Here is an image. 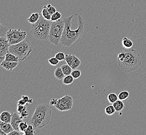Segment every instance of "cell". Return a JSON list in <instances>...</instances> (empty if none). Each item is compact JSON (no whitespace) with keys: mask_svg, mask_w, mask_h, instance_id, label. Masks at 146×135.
<instances>
[{"mask_svg":"<svg viewBox=\"0 0 146 135\" xmlns=\"http://www.w3.org/2000/svg\"><path fill=\"white\" fill-rule=\"evenodd\" d=\"M73 98L69 95H65L61 98L58 99L55 108L60 111H66L72 109Z\"/></svg>","mask_w":146,"mask_h":135,"instance_id":"8","label":"cell"},{"mask_svg":"<svg viewBox=\"0 0 146 135\" xmlns=\"http://www.w3.org/2000/svg\"><path fill=\"white\" fill-rule=\"evenodd\" d=\"M29 125H28L27 122H21L19 124V128L20 131L25 132L26 129L28 128Z\"/></svg>","mask_w":146,"mask_h":135,"instance_id":"32","label":"cell"},{"mask_svg":"<svg viewBox=\"0 0 146 135\" xmlns=\"http://www.w3.org/2000/svg\"><path fill=\"white\" fill-rule=\"evenodd\" d=\"M21 98L23 99L27 103V104H29L28 102L29 100H30V98L28 96L23 95L21 96Z\"/></svg>","mask_w":146,"mask_h":135,"instance_id":"40","label":"cell"},{"mask_svg":"<svg viewBox=\"0 0 146 135\" xmlns=\"http://www.w3.org/2000/svg\"><path fill=\"white\" fill-rule=\"evenodd\" d=\"M35 128L32 125H29L28 128L26 129L25 131V135H34L35 134Z\"/></svg>","mask_w":146,"mask_h":135,"instance_id":"25","label":"cell"},{"mask_svg":"<svg viewBox=\"0 0 146 135\" xmlns=\"http://www.w3.org/2000/svg\"><path fill=\"white\" fill-rule=\"evenodd\" d=\"M0 129L5 132L7 135L14 130L11 123H6L2 121L0 123Z\"/></svg>","mask_w":146,"mask_h":135,"instance_id":"12","label":"cell"},{"mask_svg":"<svg viewBox=\"0 0 146 135\" xmlns=\"http://www.w3.org/2000/svg\"><path fill=\"white\" fill-rule=\"evenodd\" d=\"M129 93L127 90L122 91L118 95V99L122 101L127 100L129 97Z\"/></svg>","mask_w":146,"mask_h":135,"instance_id":"20","label":"cell"},{"mask_svg":"<svg viewBox=\"0 0 146 135\" xmlns=\"http://www.w3.org/2000/svg\"><path fill=\"white\" fill-rule=\"evenodd\" d=\"M27 33L25 31L19 29H9L6 36L10 45L16 44L22 42L27 37Z\"/></svg>","mask_w":146,"mask_h":135,"instance_id":"7","label":"cell"},{"mask_svg":"<svg viewBox=\"0 0 146 135\" xmlns=\"http://www.w3.org/2000/svg\"><path fill=\"white\" fill-rule=\"evenodd\" d=\"M65 60L66 61V62L68 63V65H70V67H72V65H73V61H74L73 55L71 54V53L66 55Z\"/></svg>","mask_w":146,"mask_h":135,"instance_id":"28","label":"cell"},{"mask_svg":"<svg viewBox=\"0 0 146 135\" xmlns=\"http://www.w3.org/2000/svg\"><path fill=\"white\" fill-rule=\"evenodd\" d=\"M125 55L122 62H118V65L122 70L130 72L140 68L142 63L140 53L134 49H125L123 50Z\"/></svg>","mask_w":146,"mask_h":135,"instance_id":"3","label":"cell"},{"mask_svg":"<svg viewBox=\"0 0 146 135\" xmlns=\"http://www.w3.org/2000/svg\"><path fill=\"white\" fill-rule=\"evenodd\" d=\"M41 14L42 15V16L45 18L46 19L48 20H51V15L49 13V12L48 11V9L45 8V7H43V9L42 11H40Z\"/></svg>","mask_w":146,"mask_h":135,"instance_id":"26","label":"cell"},{"mask_svg":"<svg viewBox=\"0 0 146 135\" xmlns=\"http://www.w3.org/2000/svg\"><path fill=\"white\" fill-rule=\"evenodd\" d=\"M33 99L30 98V100H29V101L28 104H31L32 103V102H33Z\"/></svg>","mask_w":146,"mask_h":135,"instance_id":"42","label":"cell"},{"mask_svg":"<svg viewBox=\"0 0 146 135\" xmlns=\"http://www.w3.org/2000/svg\"><path fill=\"white\" fill-rule=\"evenodd\" d=\"M40 17V14L39 13H34L31 14V16L29 17L28 21L29 23L34 24L36 23L39 20Z\"/></svg>","mask_w":146,"mask_h":135,"instance_id":"15","label":"cell"},{"mask_svg":"<svg viewBox=\"0 0 146 135\" xmlns=\"http://www.w3.org/2000/svg\"><path fill=\"white\" fill-rule=\"evenodd\" d=\"M62 17V15L58 11H56L54 14L51 15V21H56L59 20L61 19Z\"/></svg>","mask_w":146,"mask_h":135,"instance_id":"27","label":"cell"},{"mask_svg":"<svg viewBox=\"0 0 146 135\" xmlns=\"http://www.w3.org/2000/svg\"><path fill=\"white\" fill-rule=\"evenodd\" d=\"M27 105H19L17 106V110L18 113H20L23 111L27 110Z\"/></svg>","mask_w":146,"mask_h":135,"instance_id":"35","label":"cell"},{"mask_svg":"<svg viewBox=\"0 0 146 135\" xmlns=\"http://www.w3.org/2000/svg\"><path fill=\"white\" fill-rule=\"evenodd\" d=\"M32 51L30 41L27 39L16 44L10 45L9 47V52L17 57L19 61H23L27 59Z\"/></svg>","mask_w":146,"mask_h":135,"instance_id":"5","label":"cell"},{"mask_svg":"<svg viewBox=\"0 0 146 135\" xmlns=\"http://www.w3.org/2000/svg\"><path fill=\"white\" fill-rule=\"evenodd\" d=\"M105 111L108 116H112L115 112L116 110L113 105H109L106 107Z\"/></svg>","mask_w":146,"mask_h":135,"instance_id":"24","label":"cell"},{"mask_svg":"<svg viewBox=\"0 0 146 135\" xmlns=\"http://www.w3.org/2000/svg\"><path fill=\"white\" fill-rule=\"evenodd\" d=\"M59 61H59L58 59L56 58V57H52V58H51L49 59V60H48V62H49V63L51 65H54V66H56V65H58Z\"/></svg>","mask_w":146,"mask_h":135,"instance_id":"34","label":"cell"},{"mask_svg":"<svg viewBox=\"0 0 146 135\" xmlns=\"http://www.w3.org/2000/svg\"><path fill=\"white\" fill-rule=\"evenodd\" d=\"M5 60L9 61H13V62H19L20 61L19 59L17 58V57L14 55V54L9 52L6 53L5 55Z\"/></svg>","mask_w":146,"mask_h":135,"instance_id":"18","label":"cell"},{"mask_svg":"<svg viewBox=\"0 0 146 135\" xmlns=\"http://www.w3.org/2000/svg\"><path fill=\"white\" fill-rule=\"evenodd\" d=\"M107 99L110 104H113L115 101H117L118 99V96H117L115 93H110L107 96Z\"/></svg>","mask_w":146,"mask_h":135,"instance_id":"21","label":"cell"},{"mask_svg":"<svg viewBox=\"0 0 146 135\" xmlns=\"http://www.w3.org/2000/svg\"><path fill=\"white\" fill-rule=\"evenodd\" d=\"M72 15L68 17H65L63 19L64 22V29L61 43L64 46L69 47L76 42L84 33V21L80 15H78V26L76 30H72V20L74 17Z\"/></svg>","mask_w":146,"mask_h":135,"instance_id":"1","label":"cell"},{"mask_svg":"<svg viewBox=\"0 0 146 135\" xmlns=\"http://www.w3.org/2000/svg\"><path fill=\"white\" fill-rule=\"evenodd\" d=\"M57 101H58V99L54 98L51 99V100L49 102L50 105L51 106H55L57 103Z\"/></svg>","mask_w":146,"mask_h":135,"instance_id":"38","label":"cell"},{"mask_svg":"<svg viewBox=\"0 0 146 135\" xmlns=\"http://www.w3.org/2000/svg\"><path fill=\"white\" fill-rule=\"evenodd\" d=\"M18 65V62H13V61H6L5 60H3L1 63V67L4 68L5 70L7 71H12L15 68L17 67Z\"/></svg>","mask_w":146,"mask_h":135,"instance_id":"11","label":"cell"},{"mask_svg":"<svg viewBox=\"0 0 146 135\" xmlns=\"http://www.w3.org/2000/svg\"><path fill=\"white\" fill-rule=\"evenodd\" d=\"M112 105L113 106V107L115 108L116 111H117V112L121 111L124 108V104L123 102L119 99H118L117 101H115V103H113L112 104Z\"/></svg>","mask_w":146,"mask_h":135,"instance_id":"16","label":"cell"},{"mask_svg":"<svg viewBox=\"0 0 146 135\" xmlns=\"http://www.w3.org/2000/svg\"><path fill=\"white\" fill-rule=\"evenodd\" d=\"M11 116L12 114L9 111H3V112L1 114L0 116V121L6 122V123H11Z\"/></svg>","mask_w":146,"mask_h":135,"instance_id":"13","label":"cell"},{"mask_svg":"<svg viewBox=\"0 0 146 135\" xmlns=\"http://www.w3.org/2000/svg\"><path fill=\"white\" fill-rule=\"evenodd\" d=\"M40 17L38 21L32 26L31 33L34 37L38 39L46 40L49 39L51 21L46 19L39 12Z\"/></svg>","mask_w":146,"mask_h":135,"instance_id":"4","label":"cell"},{"mask_svg":"<svg viewBox=\"0 0 146 135\" xmlns=\"http://www.w3.org/2000/svg\"><path fill=\"white\" fill-rule=\"evenodd\" d=\"M64 25V20L61 19L56 21L51 22L48 39L50 42L54 45H59L63 33Z\"/></svg>","mask_w":146,"mask_h":135,"instance_id":"6","label":"cell"},{"mask_svg":"<svg viewBox=\"0 0 146 135\" xmlns=\"http://www.w3.org/2000/svg\"><path fill=\"white\" fill-rule=\"evenodd\" d=\"M122 44L125 49H130L132 48L133 46V43L130 39L125 37L122 39Z\"/></svg>","mask_w":146,"mask_h":135,"instance_id":"14","label":"cell"},{"mask_svg":"<svg viewBox=\"0 0 146 135\" xmlns=\"http://www.w3.org/2000/svg\"><path fill=\"white\" fill-rule=\"evenodd\" d=\"M12 114V116H11V124L12 126L14 128V130H19V124L23 122V119L21 118L19 114L18 113L14 112Z\"/></svg>","mask_w":146,"mask_h":135,"instance_id":"10","label":"cell"},{"mask_svg":"<svg viewBox=\"0 0 146 135\" xmlns=\"http://www.w3.org/2000/svg\"><path fill=\"white\" fill-rule=\"evenodd\" d=\"M74 78H73V76L70 74L68 76H65L64 78L63 79V84L66 85H70L73 83L74 80Z\"/></svg>","mask_w":146,"mask_h":135,"instance_id":"23","label":"cell"},{"mask_svg":"<svg viewBox=\"0 0 146 135\" xmlns=\"http://www.w3.org/2000/svg\"><path fill=\"white\" fill-rule=\"evenodd\" d=\"M21 118H23V120H25L28 118L29 116V112L27 110H25V111H23L20 113H19Z\"/></svg>","mask_w":146,"mask_h":135,"instance_id":"37","label":"cell"},{"mask_svg":"<svg viewBox=\"0 0 146 135\" xmlns=\"http://www.w3.org/2000/svg\"><path fill=\"white\" fill-rule=\"evenodd\" d=\"M10 44L6 36L0 37V58L1 62L5 60L6 53L9 52Z\"/></svg>","mask_w":146,"mask_h":135,"instance_id":"9","label":"cell"},{"mask_svg":"<svg viewBox=\"0 0 146 135\" xmlns=\"http://www.w3.org/2000/svg\"><path fill=\"white\" fill-rule=\"evenodd\" d=\"M55 57H56L57 59L59 60L60 61L65 60V55L64 52L63 51H60L58 52V53H56L55 55Z\"/></svg>","mask_w":146,"mask_h":135,"instance_id":"33","label":"cell"},{"mask_svg":"<svg viewBox=\"0 0 146 135\" xmlns=\"http://www.w3.org/2000/svg\"><path fill=\"white\" fill-rule=\"evenodd\" d=\"M81 74H82L81 71L78 69H75L72 71L71 73V75L75 79H78L79 78H80V76H81Z\"/></svg>","mask_w":146,"mask_h":135,"instance_id":"29","label":"cell"},{"mask_svg":"<svg viewBox=\"0 0 146 135\" xmlns=\"http://www.w3.org/2000/svg\"><path fill=\"white\" fill-rule=\"evenodd\" d=\"M51 116L50 106L46 104H41L37 106L34 114L30 118L29 122L35 128H40L49 124Z\"/></svg>","mask_w":146,"mask_h":135,"instance_id":"2","label":"cell"},{"mask_svg":"<svg viewBox=\"0 0 146 135\" xmlns=\"http://www.w3.org/2000/svg\"><path fill=\"white\" fill-rule=\"evenodd\" d=\"M19 105H28V104L23 99L21 98L17 102V106Z\"/></svg>","mask_w":146,"mask_h":135,"instance_id":"39","label":"cell"},{"mask_svg":"<svg viewBox=\"0 0 146 135\" xmlns=\"http://www.w3.org/2000/svg\"><path fill=\"white\" fill-rule=\"evenodd\" d=\"M45 8L48 9V11L51 15L54 14L56 11V9L54 6H52L51 4H48L47 5H45L44 6Z\"/></svg>","mask_w":146,"mask_h":135,"instance_id":"31","label":"cell"},{"mask_svg":"<svg viewBox=\"0 0 146 135\" xmlns=\"http://www.w3.org/2000/svg\"><path fill=\"white\" fill-rule=\"evenodd\" d=\"M54 74L56 79L59 80L63 79L65 76L61 67H58L56 68V70L54 71Z\"/></svg>","mask_w":146,"mask_h":135,"instance_id":"17","label":"cell"},{"mask_svg":"<svg viewBox=\"0 0 146 135\" xmlns=\"http://www.w3.org/2000/svg\"><path fill=\"white\" fill-rule=\"evenodd\" d=\"M61 68L65 76H68L71 74L73 69L70 65H68V63L62 65Z\"/></svg>","mask_w":146,"mask_h":135,"instance_id":"19","label":"cell"},{"mask_svg":"<svg viewBox=\"0 0 146 135\" xmlns=\"http://www.w3.org/2000/svg\"><path fill=\"white\" fill-rule=\"evenodd\" d=\"M73 58H74V61H73V65L71 67L72 68L73 70H75V69H78L80 65L81 61L78 57H77L75 55H73Z\"/></svg>","mask_w":146,"mask_h":135,"instance_id":"22","label":"cell"},{"mask_svg":"<svg viewBox=\"0 0 146 135\" xmlns=\"http://www.w3.org/2000/svg\"><path fill=\"white\" fill-rule=\"evenodd\" d=\"M9 30H7V27L2 25L1 23V27H0V37H5L6 35L7 32Z\"/></svg>","mask_w":146,"mask_h":135,"instance_id":"30","label":"cell"},{"mask_svg":"<svg viewBox=\"0 0 146 135\" xmlns=\"http://www.w3.org/2000/svg\"><path fill=\"white\" fill-rule=\"evenodd\" d=\"M25 135V132H21L20 130H14L11 132L9 133L8 135Z\"/></svg>","mask_w":146,"mask_h":135,"instance_id":"36","label":"cell"},{"mask_svg":"<svg viewBox=\"0 0 146 135\" xmlns=\"http://www.w3.org/2000/svg\"><path fill=\"white\" fill-rule=\"evenodd\" d=\"M0 135H7V134L4 132H3L2 130L0 129Z\"/></svg>","mask_w":146,"mask_h":135,"instance_id":"41","label":"cell"}]
</instances>
